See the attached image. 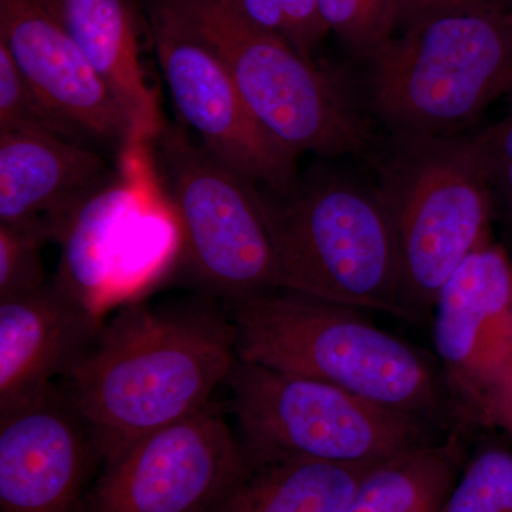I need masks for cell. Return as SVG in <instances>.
Masks as SVG:
<instances>
[{"instance_id": "cell-1", "label": "cell", "mask_w": 512, "mask_h": 512, "mask_svg": "<svg viewBox=\"0 0 512 512\" xmlns=\"http://www.w3.org/2000/svg\"><path fill=\"white\" fill-rule=\"evenodd\" d=\"M227 312L210 303H130L104 322L62 389L104 464L211 403L237 360Z\"/></svg>"}, {"instance_id": "cell-2", "label": "cell", "mask_w": 512, "mask_h": 512, "mask_svg": "<svg viewBox=\"0 0 512 512\" xmlns=\"http://www.w3.org/2000/svg\"><path fill=\"white\" fill-rule=\"evenodd\" d=\"M239 359L311 377L436 424L456 416L426 353L362 311L284 289L225 303Z\"/></svg>"}, {"instance_id": "cell-3", "label": "cell", "mask_w": 512, "mask_h": 512, "mask_svg": "<svg viewBox=\"0 0 512 512\" xmlns=\"http://www.w3.org/2000/svg\"><path fill=\"white\" fill-rule=\"evenodd\" d=\"M278 289L414 320L392 218L379 188L338 167L312 168L284 192L256 185Z\"/></svg>"}, {"instance_id": "cell-4", "label": "cell", "mask_w": 512, "mask_h": 512, "mask_svg": "<svg viewBox=\"0 0 512 512\" xmlns=\"http://www.w3.org/2000/svg\"><path fill=\"white\" fill-rule=\"evenodd\" d=\"M365 63L366 106L387 133L457 136L512 89V9L414 19Z\"/></svg>"}, {"instance_id": "cell-5", "label": "cell", "mask_w": 512, "mask_h": 512, "mask_svg": "<svg viewBox=\"0 0 512 512\" xmlns=\"http://www.w3.org/2000/svg\"><path fill=\"white\" fill-rule=\"evenodd\" d=\"M392 218L404 303L419 322L448 278L491 239L493 190L471 136H377L365 158Z\"/></svg>"}, {"instance_id": "cell-6", "label": "cell", "mask_w": 512, "mask_h": 512, "mask_svg": "<svg viewBox=\"0 0 512 512\" xmlns=\"http://www.w3.org/2000/svg\"><path fill=\"white\" fill-rule=\"evenodd\" d=\"M227 67L259 123L296 156L362 157L379 134L348 90L284 37L256 28L224 0H154Z\"/></svg>"}, {"instance_id": "cell-7", "label": "cell", "mask_w": 512, "mask_h": 512, "mask_svg": "<svg viewBox=\"0 0 512 512\" xmlns=\"http://www.w3.org/2000/svg\"><path fill=\"white\" fill-rule=\"evenodd\" d=\"M224 386L251 468L286 460L377 464L436 441L430 421L239 357Z\"/></svg>"}, {"instance_id": "cell-8", "label": "cell", "mask_w": 512, "mask_h": 512, "mask_svg": "<svg viewBox=\"0 0 512 512\" xmlns=\"http://www.w3.org/2000/svg\"><path fill=\"white\" fill-rule=\"evenodd\" d=\"M154 141L188 274L225 303L276 291L274 248L256 185L197 146L184 127L163 126Z\"/></svg>"}, {"instance_id": "cell-9", "label": "cell", "mask_w": 512, "mask_h": 512, "mask_svg": "<svg viewBox=\"0 0 512 512\" xmlns=\"http://www.w3.org/2000/svg\"><path fill=\"white\" fill-rule=\"evenodd\" d=\"M249 473L238 434L211 402L104 464L84 512H218Z\"/></svg>"}, {"instance_id": "cell-10", "label": "cell", "mask_w": 512, "mask_h": 512, "mask_svg": "<svg viewBox=\"0 0 512 512\" xmlns=\"http://www.w3.org/2000/svg\"><path fill=\"white\" fill-rule=\"evenodd\" d=\"M148 30L178 116L202 147L249 183L289 190L299 156L259 123L210 47L156 6Z\"/></svg>"}, {"instance_id": "cell-11", "label": "cell", "mask_w": 512, "mask_h": 512, "mask_svg": "<svg viewBox=\"0 0 512 512\" xmlns=\"http://www.w3.org/2000/svg\"><path fill=\"white\" fill-rule=\"evenodd\" d=\"M434 348L460 423L483 424L512 336V252L493 238L464 259L434 303Z\"/></svg>"}, {"instance_id": "cell-12", "label": "cell", "mask_w": 512, "mask_h": 512, "mask_svg": "<svg viewBox=\"0 0 512 512\" xmlns=\"http://www.w3.org/2000/svg\"><path fill=\"white\" fill-rule=\"evenodd\" d=\"M99 463L62 386L0 412V511L84 512Z\"/></svg>"}, {"instance_id": "cell-13", "label": "cell", "mask_w": 512, "mask_h": 512, "mask_svg": "<svg viewBox=\"0 0 512 512\" xmlns=\"http://www.w3.org/2000/svg\"><path fill=\"white\" fill-rule=\"evenodd\" d=\"M0 43L57 116L84 138L138 144L133 120L76 42L35 0H0Z\"/></svg>"}, {"instance_id": "cell-14", "label": "cell", "mask_w": 512, "mask_h": 512, "mask_svg": "<svg viewBox=\"0 0 512 512\" xmlns=\"http://www.w3.org/2000/svg\"><path fill=\"white\" fill-rule=\"evenodd\" d=\"M101 313L52 284L0 299V412L47 392L92 349Z\"/></svg>"}, {"instance_id": "cell-15", "label": "cell", "mask_w": 512, "mask_h": 512, "mask_svg": "<svg viewBox=\"0 0 512 512\" xmlns=\"http://www.w3.org/2000/svg\"><path fill=\"white\" fill-rule=\"evenodd\" d=\"M119 173L93 148L39 133H0V224L43 221L62 241L84 202Z\"/></svg>"}, {"instance_id": "cell-16", "label": "cell", "mask_w": 512, "mask_h": 512, "mask_svg": "<svg viewBox=\"0 0 512 512\" xmlns=\"http://www.w3.org/2000/svg\"><path fill=\"white\" fill-rule=\"evenodd\" d=\"M59 23L133 120L138 144L160 133L156 94L147 83L140 29L130 0H35Z\"/></svg>"}, {"instance_id": "cell-17", "label": "cell", "mask_w": 512, "mask_h": 512, "mask_svg": "<svg viewBox=\"0 0 512 512\" xmlns=\"http://www.w3.org/2000/svg\"><path fill=\"white\" fill-rule=\"evenodd\" d=\"M138 210L133 178L117 174L76 212L60 245L62 258L52 285L73 301L100 312L119 255L120 235Z\"/></svg>"}, {"instance_id": "cell-18", "label": "cell", "mask_w": 512, "mask_h": 512, "mask_svg": "<svg viewBox=\"0 0 512 512\" xmlns=\"http://www.w3.org/2000/svg\"><path fill=\"white\" fill-rule=\"evenodd\" d=\"M375 466L315 460L262 464L251 468L218 512H346Z\"/></svg>"}, {"instance_id": "cell-19", "label": "cell", "mask_w": 512, "mask_h": 512, "mask_svg": "<svg viewBox=\"0 0 512 512\" xmlns=\"http://www.w3.org/2000/svg\"><path fill=\"white\" fill-rule=\"evenodd\" d=\"M463 441L450 434L376 464L346 512H440L466 466Z\"/></svg>"}, {"instance_id": "cell-20", "label": "cell", "mask_w": 512, "mask_h": 512, "mask_svg": "<svg viewBox=\"0 0 512 512\" xmlns=\"http://www.w3.org/2000/svg\"><path fill=\"white\" fill-rule=\"evenodd\" d=\"M3 131L49 134L82 144L86 140L40 99L0 43V133Z\"/></svg>"}, {"instance_id": "cell-21", "label": "cell", "mask_w": 512, "mask_h": 512, "mask_svg": "<svg viewBox=\"0 0 512 512\" xmlns=\"http://www.w3.org/2000/svg\"><path fill=\"white\" fill-rule=\"evenodd\" d=\"M440 512H512V453L483 448L470 458Z\"/></svg>"}, {"instance_id": "cell-22", "label": "cell", "mask_w": 512, "mask_h": 512, "mask_svg": "<svg viewBox=\"0 0 512 512\" xmlns=\"http://www.w3.org/2000/svg\"><path fill=\"white\" fill-rule=\"evenodd\" d=\"M53 241L56 231L43 221L0 224V299L47 285L42 249Z\"/></svg>"}, {"instance_id": "cell-23", "label": "cell", "mask_w": 512, "mask_h": 512, "mask_svg": "<svg viewBox=\"0 0 512 512\" xmlns=\"http://www.w3.org/2000/svg\"><path fill=\"white\" fill-rule=\"evenodd\" d=\"M318 6L329 33H335L363 62L396 30L384 0H318Z\"/></svg>"}, {"instance_id": "cell-24", "label": "cell", "mask_w": 512, "mask_h": 512, "mask_svg": "<svg viewBox=\"0 0 512 512\" xmlns=\"http://www.w3.org/2000/svg\"><path fill=\"white\" fill-rule=\"evenodd\" d=\"M503 119L471 136L493 190L495 212L512 231V89Z\"/></svg>"}, {"instance_id": "cell-25", "label": "cell", "mask_w": 512, "mask_h": 512, "mask_svg": "<svg viewBox=\"0 0 512 512\" xmlns=\"http://www.w3.org/2000/svg\"><path fill=\"white\" fill-rule=\"evenodd\" d=\"M288 26V42L293 49L313 60V53L328 36V26L323 22L318 0H278Z\"/></svg>"}, {"instance_id": "cell-26", "label": "cell", "mask_w": 512, "mask_h": 512, "mask_svg": "<svg viewBox=\"0 0 512 512\" xmlns=\"http://www.w3.org/2000/svg\"><path fill=\"white\" fill-rule=\"evenodd\" d=\"M384 2L390 10L396 30L414 19L448 12V10L512 9V0H384Z\"/></svg>"}, {"instance_id": "cell-27", "label": "cell", "mask_w": 512, "mask_h": 512, "mask_svg": "<svg viewBox=\"0 0 512 512\" xmlns=\"http://www.w3.org/2000/svg\"><path fill=\"white\" fill-rule=\"evenodd\" d=\"M225 3L256 28L288 40V26L278 0H224Z\"/></svg>"}, {"instance_id": "cell-28", "label": "cell", "mask_w": 512, "mask_h": 512, "mask_svg": "<svg viewBox=\"0 0 512 512\" xmlns=\"http://www.w3.org/2000/svg\"><path fill=\"white\" fill-rule=\"evenodd\" d=\"M483 426L498 427L512 440V336L500 379L485 410Z\"/></svg>"}]
</instances>
